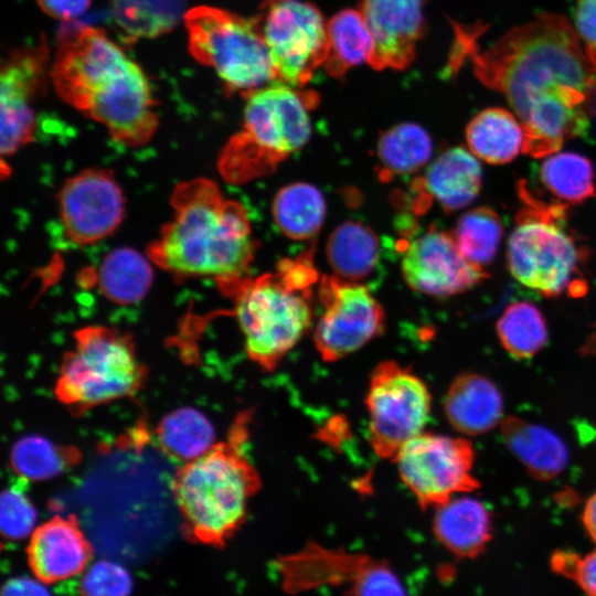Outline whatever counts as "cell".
<instances>
[{
  "mask_svg": "<svg viewBox=\"0 0 596 596\" xmlns=\"http://www.w3.org/2000/svg\"><path fill=\"white\" fill-rule=\"evenodd\" d=\"M470 151L491 164L512 161L523 150L522 124L509 110L491 107L477 114L466 128Z\"/></svg>",
  "mask_w": 596,
  "mask_h": 596,
  "instance_id": "24",
  "label": "cell"
},
{
  "mask_svg": "<svg viewBox=\"0 0 596 596\" xmlns=\"http://www.w3.org/2000/svg\"><path fill=\"white\" fill-rule=\"evenodd\" d=\"M380 255L376 234L368 225L348 221L327 242V257L336 276L360 281L374 269Z\"/></svg>",
  "mask_w": 596,
  "mask_h": 596,
  "instance_id": "26",
  "label": "cell"
},
{
  "mask_svg": "<svg viewBox=\"0 0 596 596\" xmlns=\"http://www.w3.org/2000/svg\"><path fill=\"white\" fill-rule=\"evenodd\" d=\"M450 425L465 435L483 434L502 422L503 400L486 376L468 373L454 380L445 396Z\"/></svg>",
  "mask_w": 596,
  "mask_h": 596,
  "instance_id": "21",
  "label": "cell"
},
{
  "mask_svg": "<svg viewBox=\"0 0 596 596\" xmlns=\"http://www.w3.org/2000/svg\"><path fill=\"white\" fill-rule=\"evenodd\" d=\"M496 328L502 347L518 359L532 358L547 341L545 319L531 302L508 306Z\"/></svg>",
  "mask_w": 596,
  "mask_h": 596,
  "instance_id": "34",
  "label": "cell"
},
{
  "mask_svg": "<svg viewBox=\"0 0 596 596\" xmlns=\"http://www.w3.org/2000/svg\"><path fill=\"white\" fill-rule=\"evenodd\" d=\"M575 28L587 57L596 67V0L577 1Z\"/></svg>",
  "mask_w": 596,
  "mask_h": 596,
  "instance_id": "39",
  "label": "cell"
},
{
  "mask_svg": "<svg viewBox=\"0 0 596 596\" xmlns=\"http://www.w3.org/2000/svg\"><path fill=\"white\" fill-rule=\"evenodd\" d=\"M36 513L29 498L19 487L1 494V531L11 540L23 539L34 531Z\"/></svg>",
  "mask_w": 596,
  "mask_h": 596,
  "instance_id": "36",
  "label": "cell"
},
{
  "mask_svg": "<svg viewBox=\"0 0 596 596\" xmlns=\"http://www.w3.org/2000/svg\"><path fill=\"white\" fill-rule=\"evenodd\" d=\"M251 418L249 411L241 413L225 440L184 462L172 478L182 533L191 542L223 547L246 520L262 487L245 447Z\"/></svg>",
  "mask_w": 596,
  "mask_h": 596,
  "instance_id": "4",
  "label": "cell"
},
{
  "mask_svg": "<svg viewBox=\"0 0 596 596\" xmlns=\"http://www.w3.org/2000/svg\"><path fill=\"white\" fill-rule=\"evenodd\" d=\"M401 268L412 289L435 297L461 294L487 277L462 255L453 234L435 226L408 243Z\"/></svg>",
  "mask_w": 596,
  "mask_h": 596,
  "instance_id": "17",
  "label": "cell"
},
{
  "mask_svg": "<svg viewBox=\"0 0 596 596\" xmlns=\"http://www.w3.org/2000/svg\"><path fill=\"white\" fill-rule=\"evenodd\" d=\"M65 237L87 246L110 236L125 216L123 189L111 170L88 168L67 179L57 195Z\"/></svg>",
  "mask_w": 596,
  "mask_h": 596,
  "instance_id": "15",
  "label": "cell"
},
{
  "mask_svg": "<svg viewBox=\"0 0 596 596\" xmlns=\"http://www.w3.org/2000/svg\"><path fill=\"white\" fill-rule=\"evenodd\" d=\"M283 587L298 593L320 586H344L347 594L403 595L400 578L386 562L370 555L331 550L316 543L277 561Z\"/></svg>",
  "mask_w": 596,
  "mask_h": 596,
  "instance_id": "13",
  "label": "cell"
},
{
  "mask_svg": "<svg viewBox=\"0 0 596 596\" xmlns=\"http://www.w3.org/2000/svg\"><path fill=\"white\" fill-rule=\"evenodd\" d=\"M430 404L426 384L409 369L395 361L380 363L365 396L374 454L393 460L405 444L424 432Z\"/></svg>",
  "mask_w": 596,
  "mask_h": 596,
  "instance_id": "11",
  "label": "cell"
},
{
  "mask_svg": "<svg viewBox=\"0 0 596 596\" xmlns=\"http://www.w3.org/2000/svg\"><path fill=\"white\" fill-rule=\"evenodd\" d=\"M436 539L458 557L478 556L491 538V518L482 502L455 496L436 507L433 520Z\"/></svg>",
  "mask_w": 596,
  "mask_h": 596,
  "instance_id": "22",
  "label": "cell"
},
{
  "mask_svg": "<svg viewBox=\"0 0 596 596\" xmlns=\"http://www.w3.org/2000/svg\"><path fill=\"white\" fill-rule=\"evenodd\" d=\"M243 125L222 148L217 169L230 183L241 184L266 175L292 152L311 132L310 111L318 94L279 82L244 95Z\"/></svg>",
  "mask_w": 596,
  "mask_h": 596,
  "instance_id": "6",
  "label": "cell"
},
{
  "mask_svg": "<svg viewBox=\"0 0 596 596\" xmlns=\"http://www.w3.org/2000/svg\"><path fill=\"white\" fill-rule=\"evenodd\" d=\"M432 152L430 136L423 127L413 123L398 124L387 129L377 142L381 177L417 172L428 162Z\"/></svg>",
  "mask_w": 596,
  "mask_h": 596,
  "instance_id": "31",
  "label": "cell"
},
{
  "mask_svg": "<svg viewBox=\"0 0 596 596\" xmlns=\"http://www.w3.org/2000/svg\"><path fill=\"white\" fill-rule=\"evenodd\" d=\"M479 32L478 26H456L450 66H460L468 56L477 78L501 93L520 120L555 99L589 109L596 67L564 17L540 14L483 52L477 50Z\"/></svg>",
  "mask_w": 596,
  "mask_h": 596,
  "instance_id": "1",
  "label": "cell"
},
{
  "mask_svg": "<svg viewBox=\"0 0 596 596\" xmlns=\"http://www.w3.org/2000/svg\"><path fill=\"white\" fill-rule=\"evenodd\" d=\"M45 589L42 586L31 579L15 578L9 581L3 588V594H43Z\"/></svg>",
  "mask_w": 596,
  "mask_h": 596,
  "instance_id": "41",
  "label": "cell"
},
{
  "mask_svg": "<svg viewBox=\"0 0 596 596\" xmlns=\"http://www.w3.org/2000/svg\"><path fill=\"white\" fill-rule=\"evenodd\" d=\"M551 563L557 573L575 581L586 593L596 595V550L584 556L556 552Z\"/></svg>",
  "mask_w": 596,
  "mask_h": 596,
  "instance_id": "38",
  "label": "cell"
},
{
  "mask_svg": "<svg viewBox=\"0 0 596 596\" xmlns=\"http://www.w3.org/2000/svg\"><path fill=\"white\" fill-rule=\"evenodd\" d=\"M50 75L58 97L115 141L136 148L155 136L159 118L149 79L104 30L64 22Z\"/></svg>",
  "mask_w": 596,
  "mask_h": 596,
  "instance_id": "2",
  "label": "cell"
},
{
  "mask_svg": "<svg viewBox=\"0 0 596 596\" xmlns=\"http://www.w3.org/2000/svg\"><path fill=\"white\" fill-rule=\"evenodd\" d=\"M268 49L276 82L302 87L324 64L327 22L302 0H265L254 19Z\"/></svg>",
  "mask_w": 596,
  "mask_h": 596,
  "instance_id": "10",
  "label": "cell"
},
{
  "mask_svg": "<svg viewBox=\"0 0 596 596\" xmlns=\"http://www.w3.org/2000/svg\"><path fill=\"white\" fill-rule=\"evenodd\" d=\"M185 0H110L111 15L130 41L171 31L184 18Z\"/></svg>",
  "mask_w": 596,
  "mask_h": 596,
  "instance_id": "30",
  "label": "cell"
},
{
  "mask_svg": "<svg viewBox=\"0 0 596 596\" xmlns=\"http://www.w3.org/2000/svg\"><path fill=\"white\" fill-rule=\"evenodd\" d=\"M425 0H363L360 11L373 35L369 64L376 70H402L415 56L424 30Z\"/></svg>",
  "mask_w": 596,
  "mask_h": 596,
  "instance_id": "18",
  "label": "cell"
},
{
  "mask_svg": "<svg viewBox=\"0 0 596 596\" xmlns=\"http://www.w3.org/2000/svg\"><path fill=\"white\" fill-rule=\"evenodd\" d=\"M501 430L512 454L535 478L550 480L565 469L568 461L567 447L551 429L508 417L502 419Z\"/></svg>",
  "mask_w": 596,
  "mask_h": 596,
  "instance_id": "23",
  "label": "cell"
},
{
  "mask_svg": "<svg viewBox=\"0 0 596 596\" xmlns=\"http://www.w3.org/2000/svg\"><path fill=\"white\" fill-rule=\"evenodd\" d=\"M473 458L469 440L423 432L405 444L393 461L403 483L427 509L478 487Z\"/></svg>",
  "mask_w": 596,
  "mask_h": 596,
  "instance_id": "12",
  "label": "cell"
},
{
  "mask_svg": "<svg viewBox=\"0 0 596 596\" xmlns=\"http://www.w3.org/2000/svg\"><path fill=\"white\" fill-rule=\"evenodd\" d=\"M503 234L499 215L488 206L465 213L457 222L454 237L462 255L483 267L494 258Z\"/></svg>",
  "mask_w": 596,
  "mask_h": 596,
  "instance_id": "35",
  "label": "cell"
},
{
  "mask_svg": "<svg viewBox=\"0 0 596 596\" xmlns=\"http://www.w3.org/2000/svg\"><path fill=\"white\" fill-rule=\"evenodd\" d=\"M311 259L283 260L275 273L244 277L226 288L244 336L248 358L273 371L312 323L311 287L317 281Z\"/></svg>",
  "mask_w": 596,
  "mask_h": 596,
  "instance_id": "5",
  "label": "cell"
},
{
  "mask_svg": "<svg viewBox=\"0 0 596 596\" xmlns=\"http://www.w3.org/2000/svg\"><path fill=\"white\" fill-rule=\"evenodd\" d=\"M328 53L324 68L333 77L343 76L351 67L370 61L373 35L360 10L345 9L327 22Z\"/></svg>",
  "mask_w": 596,
  "mask_h": 596,
  "instance_id": "27",
  "label": "cell"
},
{
  "mask_svg": "<svg viewBox=\"0 0 596 596\" xmlns=\"http://www.w3.org/2000/svg\"><path fill=\"white\" fill-rule=\"evenodd\" d=\"M26 555L38 581L53 584L82 573L93 550L74 517L56 515L34 529Z\"/></svg>",
  "mask_w": 596,
  "mask_h": 596,
  "instance_id": "19",
  "label": "cell"
},
{
  "mask_svg": "<svg viewBox=\"0 0 596 596\" xmlns=\"http://www.w3.org/2000/svg\"><path fill=\"white\" fill-rule=\"evenodd\" d=\"M585 350L588 352L596 351V326L594 328V331L592 332L588 341L586 342Z\"/></svg>",
  "mask_w": 596,
  "mask_h": 596,
  "instance_id": "43",
  "label": "cell"
},
{
  "mask_svg": "<svg viewBox=\"0 0 596 596\" xmlns=\"http://www.w3.org/2000/svg\"><path fill=\"white\" fill-rule=\"evenodd\" d=\"M78 449L56 445L41 436L19 439L10 456L14 472L22 479L46 480L64 472L79 461Z\"/></svg>",
  "mask_w": 596,
  "mask_h": 596,
  "instance_id": "33",
  "label": "cell"
},
{
  "mask_svg": "<svg viewBox=\"0 0 596 596\" xmlns=\"http://www.w3.org/2000/svg\"><path fill=\"white\" fill-rule=\"evenodd\" d=\"M183 21L189 53L212 67L228 93L244 96L276 82L268 49L254 19L202 4L185 11Z\"/></svg>",
  "mask_w": 596,
  "mask_h": 596,
  "instance_id": "9",
  "label": "cell"
},
{
  "mask_svg": "<svg viewBox=\"0 0 596 596\" xmlns=\"http://www.w3.org/2000/svg\"><path fill=\"white\" fill-rule=\"evenodd\" d=\"M583 523L590 535L596 542V492L587 500L583 511Z\"/></svg>",
  "mask_w": 596,
  "mask_h": 596,
  "instance_id": "42",
  "label": "cell"
},
{
  "mask_svg": "<svg viewBox=\"0 0 596 596\" xmlns=\"http://www.w3.org/2000/svg\"><path fill=\"white\" fill-rule=\"evenodd\" d=\"M41 10L62 22L74 21L89 8L91 0H36Z\"/></svg>",
  "mask_w": 596,
  "mask_h": 596,
  "instance_id": "40",
  "label": "cell"
},
{
  "mask_svg": "<svg viewBox=\"0 0 596 596\" xmlns=\"http://www.w3.org/2000/svg\"><path fill=\"white\" fill-rule=\"evenodd\" d=\"M153 263L130 247L109 252L97 269V286L108 300L117 305L139 302L153 280Z\"/></svg>",
  "mask_w": 596,
  "mask_h": 596,
  "instance_id": "25",
  "label": "cell"
},
{
  "mask_svg": "<svg viewBox=\"0 0 596 596\" xmlns=\"http://www.w3.org/2000/svg\"><path fill=\"white\" fill-rule=\"evenodd\" d=\"M79 587L88 595H123L130 592L131 579L118 564L100 561L86 572Z\"/></svg>",
  "mask_w": 596,
  "mask_h": 596,
  "instance_id": "37",
  "label": "cell"
},
{
  "mask_svg": "<svg viewBox=\"0 0 596 596\" xmlns=\"http://www.w3.org/2000/svg\"><path fill=\"white\" fill-rule=\"evenodd\" d=\"M326 202L313 185L296 182L283 188L273 203L274 221L280 231L294 240H308L322 226Z\"/></svg>",
  "mask_w": 596,
  "mask_h": 596,
  "instance_id": "28",
  "label": "cell"
},
{
  "mask_svg": "<svg viewBox=\"0 0 596 596\" xmlns=\"http://www.w3.org/2000/svg\"><path fill=\"white\" fill-rule=\"evenodd\" d=\"M540 180L558 202L579 204L595 196L592 162L576 152H555L540 167Z\"/></svg>",
  "mask_w": 596,
  "mask_h": 596,
  "instance_id": "32",
  "label": "cell"
},
{
  "mask_svg": "<svg viewBox=\"0 0 596 596\" xmlns=\"http://www.w3.org/2000/svg\"><path fill=\"white\" fill-rule=\"evenodd\" d=\"M482 171L478 160L462 147L444 151L417 182L418 192L436 201L445 212L471 204L481 189Z\"/></svg>",
  "mask_w": 596,
  "mask_h": 596,
  "instance_id": "20",
  "label": "cell"
},
{
  "mask_svg": "<svg viewBox=\"0 0 596 596\" xmlns=\"http://www.w3.org/2000/svg\"><path fill=\"white\" fill-rule=\"evenodd\" d=\"M171 219L147 247L155 266L173 278L214 279L225 290L251 266L257 243L245 207L206 178L182 181L170 196Z\"/></svg>",
  "mask_w": 596,
  "mask_h": 596,
  "instance_id": "3",
  "label": "cell"
},
{
  "mask_svg": "<svg viewBox=\"0 0 596 596\" xmlns=\"http://www.w3.org/2000/svg\"><path fill=\"white\" fill-rule=\"evenodd\" d=\"M73 339L72 349L63 355L54 395L74 416L132 397L143 387L148 369L129 333L89 324L77 329Z\"/></svg>",
  "mask_w": 596,
  "mask_h": 596,
  "instance_id": "8",
  "label": "cell"
},
{
  "mask_svg": "<svg viewBox=\"0 0 596 596\" xmlns=\"http://www.w3.org/2000/svg\"><path fill=\"white\" fill-rule=\"evenodd\" d=\"M161 450L180 461H190L215 445L214 428L200 411L183 407L166 415L156 429Z\"/></svg>",
  "mask_w": 596,
  "mask_h": 596,
  "instance_id": "29",
  "label": "cell"
},
{
  "mask_svg": "<svg viewBox=\"0 0 596 596\" xmlns=\"http://www.w3.org/2000/svg\"><path fill=\"white\" fill-rule=\"evenodd\" d=\"M49 45L17 49L3 58L0 72L1 158L12 157L30 143L36 117L32 104L46 85Z\"/></svg>",
  "mask_w": 596,
  "mask_h": 596,
  "instance_id": "16",
  "label": "cell"
},
{
  "mask_svg": "<svg viewBox=\"0 0 596 596\" xmlns=\"http://www.w3.org/2000/svg\"><path fill=\"white\" fill-rule=\"evenodd\" d=\"M319 299L322 312L313 342L326 362L350 355L384 330L383 308L360 281L324 276L319 284Z\"/></svg>",
  "mask_w": 596,
  "mask_h": 596,
  "instance_id": "14",
  "label": "cell"
},
{
  "mask_svg": "<svg viewBox=\"0 0 596 596\" xmlns=\"http://www.w3.org/2000/svg\"><path fill=\"white\" fill-rule=\"evenodd\" d=\"M518 192L522 206L507 249L511 275L546 297L583 296L587 251L567 226V204L540 199L524 181Z\"/></svg>",
  "mask_w": 596,
  "mask_h": 596,
  "instance_id": "7",
  "label": "cell"
}]
</instances>
